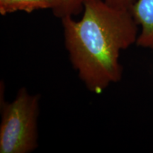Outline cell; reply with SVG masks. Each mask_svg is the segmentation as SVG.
I'll use <instances>...</instances> for the list:
<instances>
[{
	"mask_svg": "<svg viewBox=\"0 0 153 153\" xmlns=\"http://www.w3.org/2000/svg\"><path fill=\"white\" fill-rule=\"evenodd\" d=\"M131 11L137 25L141 26L137 45L153 50V0H136Z\"/></svg>",
	"mask_w": 153,
	"mask_h": 153,
	"instance_id": "obj_3",
	"label": "cell"
},
{
	"mask_svg": "<svg viewBox=\"0 0 153 153\" xmlns=\"http://www.w3.org/2000/svg\"><path fill=\"white\" fill-rule=\"evenodd\" d=\"M59 4L60 0H12L8 14L16 11L31 13L38 9H47L53 11L57 8Z\"/></svg>",
	"mask_w": 153,
	"mask_h": 153,
	"instance_id": "obj_4",
	"label": "cell"
},
{
	"mask_svg": "<svg viewBox=\"0 0 153 153\" xmlns=\"http://www.w3.org/2000/svg\"><path fill=\"white\" fill-rule=\"evenodd\" d=\"M86 0H60V4L53 11V14L62 19L67 16H74L82 12Z\"/></svg>",
	"mask_w": 153,
	"mask_h": 153,
	"instance_id": "obj_5",
	"label": "cell"
},
{
	"mask_svg": "<svg viewBox=\"0 0 153 153\" xmlns=\"http://www.w3.org/2000/svg\"><path fill=\"white\" fill-rule=\"evenodd\" d=\"M83 15L61 19L70 62L88 90L103 92L120 81V53L136 43L137 24L131 11L114 8L104 0H86Z\"/></svg>",
	"mask_w": 153,
	"mask_h": 153,
	"instance_id": "obj_1",
	"label": "cell"
},
{
	"mask_svg": "<svg viewBox=\"0 0 153 153\" xmlns=\"http://www.w3.org/2000/svg\"><path fill=\"white\" fill-rule=\"evenodd\" d=\"M39 96L19 89L12 102H3L0 153H29L38 146Z\"/></svg>",
	"mask_w": 153,
	"mask_h": 153,
	"instance_id": "obj_2",
	"label": "cell"
},
{
	"mask_svg": "<svg viewBox=\"0 0 153 153\" xmlns=\"http://www.w3.org/2000/svg\"><path fill=\"white\" fill-rule=\"evenodd\" d=\"M106 2L114 8L131 11L136 0H104Z\"/></svg>",
	"mask_w": 153,
	"mask_h": 153,
	"instance_id": "obj_6",
	"label": "cell"
},
{
	"mask_svg": "<svg viewBox=\"0 0 153 153\" xmlns=\"http://www.w3.org/2000/svg\"><path fill=\"white\" fill-rule=\"evenodd\" d=\"M12 0H0V14L4 16L8 14L9 8Z\"/></svg>",
	"mask_w": 153,
	"mask_h": 153,
	"instance_id": "obj_7",
	"label": "cell"
}]
</instances>
